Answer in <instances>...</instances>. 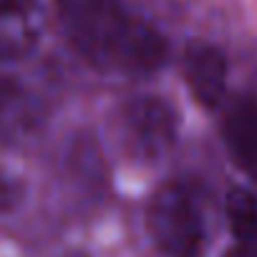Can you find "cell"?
<instances>
[{
  "label": "cell",
  "mask_w": 257,
  "mask_h": 257,
  "mask_svg": "<svg viewBox=\"0 0 257 257\" xmlns=\"http://www.w3.org/2000/svg\"><path fill=\"white\" fill-rule=\"evenodd\" d=\"M71 48L96 71L139 78L159 71L169 56L167 38L123 0H53Z\"/></svg>",
  "instance_id": "obj_1"
},
{
  "label": "cell",
  "mask_w": 257,
  "mask_h": 257,
  "mask_svg": "<svg viewBox=\"0 0 257 257\" xmlns=\"http://www.w3.org/2000/svg\"><path fill=\"white\" fill-rule=\"evenodd\" d=\"M46 123L41 96L18 78L0 76V147H23L33 142Z\"/></svg>",
  "instance_id": "obj_4"
},
{
  "label": "cell",
  "mask_w": 257,
  "mask_h": 257,
  "mask_svg": "<svg viewBox=\"0 0 257 257\" xmlns=\"http://www.w3.org/2000/svg\"><path fill=\"white\" fill-rule=\"evenodd\" d=\"M23 199V182L16 172L0 167V214L13 212Z\"/></svg>",
  "instance_id": "obj_9"
},
{
  "label": "cell",
  "mask_w": 257,
  "mask_h": 257,
  "mask_svg": "<svg viewBox=\"0 0 257 257\" xmlns=\"http://www.w3.org/2000/svg\"><path fill=\"white\" fill-rule=\"evenodd\" d=\"M73 257H83V254H73Z\"/></svg>",
  "instance_id": "obj_11"
},
{
  "label": "cell",
  "mask_w": 257,
  "mask_h": 257,
  "mask_svg": "<svg viewBox=\"0 0 257 257\" xmlns=\"http://www.w3.org/2000/svg\"><path fill=\"white\" fill-rule=\"evenodd\" d=\"M222 137L234 167L257 182V98L242 96L227 108Z\"/></svg>",
  "instance_id": "obj_6"
},
{
  "label": "cell",
  "mask_w": 257,
  "mask_h": 257,
  "mask_svg": "<svg viewBox=\"0 0 257 257\" xmlns=\"http://www.w3.org/2000/svg\"><path fill=\"white\" fill-rule=\"evenodd\" d=\"M184 78L192 96L204 106H217L227 88V58L204 41L189 43L184 51Z\"/></svg>",
  "instance_id": "obj_7"
},
{
  "label": "cell",
  "mask_w": 257,
  "mask_h": 257,
  "mask_svg": "<svg viewBox=\"0 0 257 257\" xmlns=\"http://www.w3.org/2000/svg\"><path fill=\"white\" fill-rule=\"evenodd\" d=\"M147 232L169 257H197L204 244V212L192 189L162 184L147 204Z\"/></svg>",
  "instance_id": "obj_2"
},
{
  "label": "cell",
  "mask_w": 257,
  "mask_h": 257,
  "mask_svg": "<svg viewBox=\"0 0 257 257\" xmlns=\"http://www.w3.org/2000/svg\"><path fill=\"white\" fill-rule=\"evenodd\" d=\"M46 26L41 0H0V61L26 58Z\"/></svg>",
  "instance_id": "obj_5"
},
{
  "label": "cell",
  "mask_w": 257,
  "mask_h": 257,
  "mask_svg": "<svg viewBox=\"0 0 257 257\" xmlns=\"http://www.w3.org/2000/svg\"><path fill=\"white\" fill-rule=\"evenodd\" d=\"M227 217L234 237H242L257 227V199L247 189H232L227 197Z\"/></svg>",
  "instance_id": "obj_8"
},
{
  "label": "cell",
  "mask_w": 257,
  "mask_h": 257,
  "mask_svg": "<svg viewBox=\"0 0 257 257\" xmlns=\"http://www.w3.org/2000/svg\"><path fill=\"white\" fill-rule=\"evenodd\" d=\"M224 257H257V227L242 237H237V242L227 249Z\"/></svg>",
  "instance_id": "obj_10"
},
{
  "label": "cell",
  "mask_w": 257,
  "mask_h": 257,
  "mask_svg": "<svg viewBox=\"0 0 257 257\" xmlns=\"http://www.w3.org/2000/svg\"><path fill=\"white\" fill-rule=\"evenodd\" d=\"M121 139L142 159L164 157L177 142V113L157 96L132 98L118 116Z\"/></svg>",
  "instance_id": "obj_3"
}]
</instances>
